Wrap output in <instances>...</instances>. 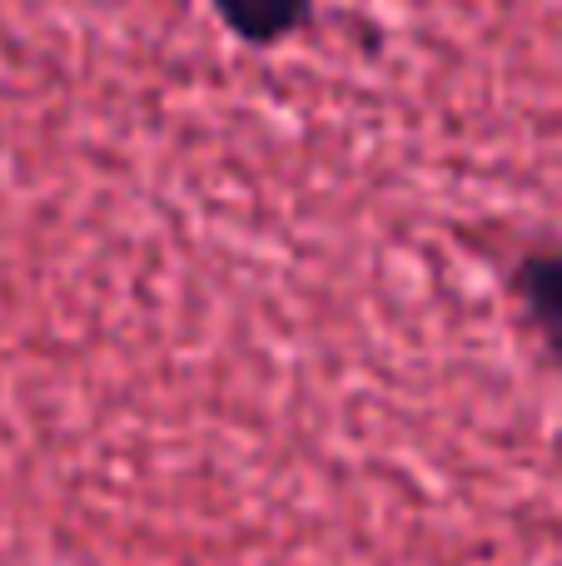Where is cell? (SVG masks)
Segmentation results:
<instances>
[{
  "instance_id": "cell-2",
  "label": "cell",
  "mask_w": 562,
  "mask_h": 566,
  "mask_svg": "<svg viewBox=\"0 0 562 566\" xmlns=\"http://www.w3.org/2000/svg\"><path fill=\"white\" fill-rule=\"evenodd\" d=\"M219 25L249 50H274L309 25L314 0H209Z\"/></svg>"
},
{
  "instance_id": "cell-1",
  "label": "cell",
  "mask_w": 562,
  "mask_h": 566,
  "mask_svg": "<svg viewBox=\"0 0 562 566\" xmlns=\"http://www.w3.org/2000/svg\"><path fill=\"white\" fill-rule=\"evenodd\" d=\"M513 298L523 308L528 328L548 348V358L562 368V244L538 249L513 269Z\"/></svg>"
}]
</instances>
